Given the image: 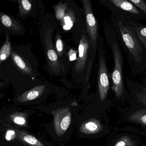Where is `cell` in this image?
Here are the masks:
<instances>
[{
    "label": "cell",
    "instance_id": "cb8c5ba5",
    "mask_svg": "<svg viewBox=\"0 0 146 146\" xmlns=\"http://www.w3.org/2000/svg\"><path fill=\"white\" fill-rule=\"evenodd\" d=\"M77 51L74 49H70L68 52V56L70 61H73L76 59V54Z\"/></svg>",
    "mask_w": 146,
    "mask_h": 146
},
{
    "label": "cell",
    "instance_id": "ba28073f",
    "mask_svg": "<svg viewBox=\"0 0 146 146\" xmlns=\"http://www.w3.org/2000/svg\"><path fill=\"white\" fill-rule=\"evenodd\" d=\"M70 107L58 109L54 115V125L56 134L63 135L68 129L71 121V113Z\"/></svg>",
    "mask_w": 146,
    "mask_h": 146
},
{
    "label": "cell",
    "instance_id": "7a4b0ae2",
    "mask_svg": "<svg viewBox=\"0 0 146 146\" xmlns=\"http://www.w3.org/2000/svg\"><path fill=\"white\" fill-rule=\"evenodd\" d=\"M103 29L106 41L113 56L114 66L111 75V89L116 98L119 99L123 95L125 91L123 74L124 58L123 50L117 34L111 23L108 22L104 23Z\"/></svg>",
    "mask_w": 146,
    "mask_h": 146
},
{
    "label": "cell",
    "instance_id": "8fae6325",
    "mask_svg": "<svg viewBox=\"0 0 146 146\" xmlns=\"http://www.w3.org/2000/svg\"><path fill=\"white\" fill-rule=\"evenodd\" d=\"M103 129L100 122L97 119H91L84 123L80 128L82 133L87 135L95 134Z\"/></svg>",
    "mask_w": 146,
    "mask_h": 146
},
{
    "label": "cell",
    "instance_id": "4fadbf2b",
    "mask_svg": "<svg viewBox=\"0 0 146 146\" xmlns=\"http://www.w3.org/2000/svg\"><path fill=\"white\" fill-rule=\"evenodd\" d=\"M1 20L3 25L13 31H19L21 30V25L17 21L5 13H1Z\"/></svg>",
    "mask_w": 146,
    "mask_h": 146
},
{
    "label": "cell",
    "instance_id": "ac0fdd59",
    "mask_svg": "<svg viewBox=\"0 0 146 146\" xmlns=\"http://www.w3.org/2000/svg\"><path fill=\"white\" fill-rule=\"evenodd\" d=\"M67 3L62 4V1L58 5L53 6L55 11V16L59 21H61L65 16L67 9Z\"/></svg>",
    "mask_w": 146,
    "mask_h": 146
},
{
    "label": "cell",
    "instance_id": "9c48e42d",
    "mask_svg": "<svg viewBox=\"0 0 146 146\" xmlns=\"http://www.w3.org/2000/svg\"><path fill=\"white\" fill-rule=\"evenodd\" d=\"M46 88V86L45 85H37L19 96L17 98V100L18 101L21 102L33 100L41 95L44 93Z\"/></svg>",
    "mask_w": 146,
    "mask_h": 146
},
{
    "label": "cell",
    "instance_id": "44dd1931",
    "mask_svg": "<svg viewBox=\"0 0 146 146\" xmlns=\"http://www.w3.org/2000/svg\"><path fill=\"white\" fill-rule=\"evenodd\" d=\"M11 118L16 124L22 126H25L27 125L26 119L23 113H17L12 115Z\"/></svg>",
    "mask_w": 146,
    "mask_h": 146
},
{
    "label": "cell",
    "instance_id": "7c38bea8",
    "mask_svg": "<svg viewBox=\"0 0 146 146\" xmlns=\"http://www.w3.org/2000/svg\"><path fill=\"white\" fill-rule=\"evenodd\" d=\"M11 57L14 64L17 69L25 75L31 76L33 75L32 68L23 59L21 56L13 52L11 53Z\"/></svg>",
    "mask_w": 146,
    "mask_h": 146
},
{
    "label": "cell",
    "instance_id": "8992f818",
    "mask_svg": "<svg viewBox=\"0 0 146 146\" xmlns=\"http://www.w3.org/2000/svg\"><path fill=\"white\" fill-rule=\"evenodd\" d=\"M78 52V58L75 64L74 69L76 72L80 74L84 70L86 66L88 67L90 54L93 52L87 31L84 30L81 35Z\"/></svg>",
    "mask_w": 146,
    "mask_h": 146
},
{
    "label": "cell",
    "instance_id": "30bf717a",
    "mask_svg": "<svg viewBox=\"0 0 146 146\" xmlns=\"http://www.w3.org/2000/svg\"><path fill=\"white\" fill-rule=\"evenodd\" d=\"M120 16L125 18L130 23L146 51V25L140 23L138 21L134 20L129 17Z\"/></svg>",
    "mask_w": 146,
    "mask_h": 146
},
{
    "label": "cell",
    "instance_id": "603a6c76",
    "mask_svg": "<svg viewBox=\"0 0 146 146\" xmlns=\"http://www.w3.org/2000/svg\"><path fill=\"white\" fill-rule=\"evenodd\" d=\"M142 11L146 14V3L143 0H129Z\"/></svg>",
    "mask_w": 146,
    "mask_h": 146
},
{
    "label": "cell",
    "instance_id": "d6986e66",
    "mask_svg": "<svg viewBox=\"0 0 146 146\" xmlns=\"http://www.w3.org/2000/svg\"><path fill=\"white\" fill-rule=\"evenodd\" d=\"M129 119L146 125V111H140L135 113L130 117Z\"/></svg>",
    "mask_w": 146,
    "mask_h": 146
},
{
    "label": "cell",
    "instance_id": "7402d4cb",
    "mask_svg": "<svg viewBox=\"0 0 146 146\" xmlns=\"http://www.w3.org/2000/svg\"><path fill=\"white\" fill-rule=\"evenodd\" d=\"M135 143L129 137L125 136L120 138L114 146H135Z\"/></svg>",
    "mask_w": 146,
    "mask_h": 146
},
{
    "label": "cell",
    "instance_id": "d4e9b609",
    "mask_svg": "<svg viewBox=\"0 0 146 146\" xmlns=\"http://www.w3.org/2000/svg\"><path fill=\"white\" fill-rule=\"evenodd\" d=\"M14 135V131H9L7 133L6 139L7 140H10L11 139L12 136Z\"/></svg>",
    "mask_w": 146,
    "mask_h": 146
},
{
    "label": "cell",
    "instance_id": "5b68a950",
    "mask_svg": "<svg viewBox=\"0 0 146 146\" xmlns=\"http://www.w3.org/2000/svg\"><path fill=\"white\" fill-rule=\"evenodd\" d=\"M86 19V31L93 52L96 53L100 35L98 23L93 12L92 4L90 0H82Z\"/></svg>",
    "mask_w": 146,
    "mask_h": 146
},
{
    "label": "cell",
    "instance_id": "6da1fadb",
    "mask_svg": "<svg viewBox=\"0 0 146 146\" xmlns=\"http://www.w3.org/2000/svg\"><path fill=\"white\" fill-rule=\"evenodd\" d=\"M111 24L117 34L134 76L146 72V51L130 23L123 17L111 14Z\"/></svg>",
    "mask_w": 146,
    "mask_h": 146
},
{
    "label": "cell",
    "instance_id": "e0dca14e",
    "mask_svg": "<svg viewBox=\"0 0 146 146\" xmlns=\"http://www.w3.org/2000/svg\"><path fill=\"white\" fill-rule=\"evenodd\" d=\"M17 2L19 4V14L21 16L27 15L31 11L32 3L29 0H19Z\"/></svg>",
    "mask_w": 146,
    "mask_h": 146
},
{
    "label": "cell",
    "instance_id": "9a60e30c",
    "mask_svg": "<svg viewBox=\"0 0 146 146\" xmlns=\"http://www.w3.org/2000/svg\"><path fill=\"white\" fill-rule=\"evenodd\" d=\"M76 21V18L73 12L70 9L66 11L65 16L61 21L62 28L64 30L70 29Z\"/></svg>",
    "mask_w": 146,
    "mask_h": 146
},
{
    "label": "cell",
    "instance_id": "277c9868",
    "mask_svg": "<svg viewBox=\"0 0 146 146\" xmlns=\"http://www.w3.org/2000/svg\"><path fill=\"white\" fill-rule=\"evenodd\" d=\"M97 50L98 52V91L101 101H104L107 96L110 84L104 39L100 36Z\"/></svg>",
    "mask_w": 146,
    "mask_h": 146
},
{
    "label": "cell",
    "instance_id": "52a82bcc",
    "mask_svg": "<svg viewBox=\"0 0 146 146\" xmlns=\"http://www.w3.org/2000/svg\"><path fill=\"white\" fill-rule=\"evenodd\" d=\"M52 30L49 28L44 35V41L48 67L52 72L58 73L62 70V66L59 60L58 55L54 48L52 42Z\"/></svg>",
    "mask_w": 146,
    "mask_h": 146
},
{
    "label": "cell",
    "instance_id": "ffe728a7",
    "mask_svg": "<svg viewBox=\"0 0 146 146\" xmlns=\"http://www.w3.org/2000/svg\"><path fill=\"white\" fill-rule=\"evenodd\" d=\"M55 48L58 55L60 57H62L64 53V44L62 37L59 32H57L55 36Z\"/></svg>",
    "mask_w": 146,
    "mask_h": 146
},
{
    "label": "cell",
    "instance_id": "5bb4252c",
    "mask_svg": "<svg viewBox=\"0 0 146 146\" xmlns=\"http://www.w3.org/2000/svg\"><path fill=\"white\" fill-rule=\"evenodd\" d=\"M18 136L19 139L30 146H44L41 142L32 135L24 131H19Z\"/></svg>",
    "mask_w": 146,
    "mask_h": 146
},
{
    "label": "cell",
    "instance_id": "2e32d148",
    "mask_svg": "<svg viewBox=\"0 0 146 146\" xmlns=\"http://www.w3.org/2000/svg\"><path fill=\"white\" fill-rule=\"evenodd\" d=\"M11 42L10 37L9 36L7 35L5 42L1 47L0 51V63H2L8 58L11 55Z\"/></svg>",
    "mask_w": 146,
    "mask_h": 146
},
{
    "label": "cell",
    "instance_id": "3957f363",
    "mask_svg": "<svg viewBox=\"0 0 146 146\" xmlns=\"http://www.w3.org/2000/svg\"><path fill=\"white\" fill-rule=\"evenodd\" d=\"M99 1L113 14L129 17L137 21L146 19V14L129 1L100 0Z\"/></svg>",
    "mask_w": 146,
    "mask_h": 146
}]
</instances>
